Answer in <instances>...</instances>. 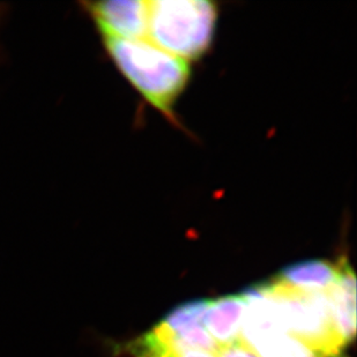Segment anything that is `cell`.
<instances>
[{
    "label": "cell",
    "mask_w": 357,
    "mask_h": 357,
    "mask_svg": "<svg viewBox=\"0 0 357 357\" xmlns=\"http://www.w3.org/2000/svg\"><path fill=\"white\" fill-rule=\"evenodd\" d=\"M102 40L109 57L128 84L153 108L175 121L174 105L189 82L190 63L149 40Z\"/></svg>",
    "instance_id": "obj_1"
},
{
    "label": "cell",
    "mask_w": 357,
    "mask_h": 357,
    "mask_svg": "<svg viewBox=\"0 0 357 357\" xmlns=\"http://www.w3.org/2000/svg\"><path fill=\"white\" fill-rule=\"evenodd\" d=\"M271 301L286 333L293 335L323 357H346L344 346L334 326L327 293L294 289L277 278L259 284Z\"/></svg>",
    "instance_id": "obj_2"
},
{
    "label": "cell",
    "mask_w": 357,
    "mask_h": 357,
    "mask_svg": "<svg viewBox=\"0 0 357 357\" xmlns=\"http://www.w3.org/2000/svg\"><path fill=\"white\" fill-rule=\"evenodd\" d=\"M218 8L207 0L149 1L147 38L162 50L190 63L212 44Z\"/></svg>",
    "instance_id": "obj_3"
},
{
    "label": "cell",
    "mask_w": 357,
    "mask_h": 357,
    "mask_svg": "<svg viewBox=\"0 0 357 357\" xmlns=\"http://www.w3.org/2000/svg\"><path fill=\"white\" fill-rule=\"evenodd\" d=\"M102 38L146 40L149 28V1L105 0L81 3Z\"/></svg>",
    "instance_id": "obj_4"
},
{
    "label": "cell",
    "mask_w": 357,
    "mask_h": 357,
    "mask_svg": "<svg viewBox=\"0 0 357 357\" xmlns=\"http://www.w3.org/2000/svg\"><path fill=\"white\" fill-rule=\"evenodd\" d=\"M245 314L246 301L242 294L208 300L202 325L220 348L228 347L242 341L241 333Z\"/></svg>",
    "instance_id": "obj_5"
},
{
    "label": "cell",
    "mask_w": 357,
    "mask_h": 357,
    "mask_svg": "<svg viewBox=\"0 0 357 357\" xmlns=\"http://www.w3.org/2000/svg\"><path fill=\"white\" fill-rule=\"evenodd\" d=\"M339 278L328 291L334 326L344 346L351 344L356 333V278L346 258L339 264Z\"/></svg>",
    "instance_id": "obj_6"
},
{
    "label": "cell",
    "mask_w": 357,
    "mask_h": 357,
    "mask_svg": "<svg viewBox=\"0 0 357 357\" xmlns=\"http://www.w3.org/2000/svg\"><path fill=\"white\" fill-rule=\"evenodd\" d=\"M339 272V264L323 259L304 260L284 267L277 279L294 289L327 293L337 283Z\"/></svg>",
    "instance_id": "obj_7"
},
{
    "label": "cell",
    "mask_w": 357,
    "mask_h": 357,
    "mask_svg": "<svg viewBox=\"0 0 357 357\" xmlns=\"http://www.w3.org/2000/svg\"><path fill=\"white\" fill-rule=\"evenodd\" d=\"M246 346L259 357H323L282 328L270 331Z\"/></svg>",
    "instance_id": "obj_8"
},
{
    "label": "cell",
    "mask_w": 357,
    "mask_h": 357,
    "mask_svg": "<svg viewBox=\"0 0 357 357\" xmlns=\"http://www.w3.org/2000/svg\"><path fill=\"white\" fill-rule=\"evenodd\" d=\"M208 300L190 301L170 311L155 327L167 333H178L190 327L202 325Z\"/></svg>",
    "instance_id": "obj_9"
},
{
    "label": "cell",
    "mask_w": 357,
    "mask_h": 357,
    "mask_svg": "<svg viewBox=\"0 0 357 357\" xmlns=\"http://www.w3.org/2000/svg\"><path fill=\"white\" fill-rule=\"evenodd\" d=\"M218 357H259L246 344H243L242 341L236 344L228 346V347L220 348V351L216 354Z\"/></svg>",
    "instance_id": "obj_10"
},
{
    "label": "cell",
    "mask_w": 357,
    "mask_h": 357,
    "mask_svg": "<svg viewBox=\"0 0 357 357\" xmlns=\"http://www.w3.org/2000/svg\"><path fill=\"white\" fill-rule=\"evenodd\" d=\"M165 357H218L212 353L202 351H186L182 353H176V354L167 355Z\"/></svg>",
    "instance_id": "obj_11"
}]
</instances>
